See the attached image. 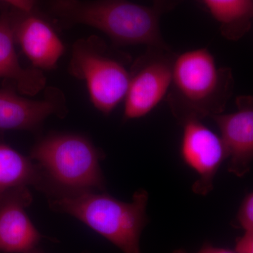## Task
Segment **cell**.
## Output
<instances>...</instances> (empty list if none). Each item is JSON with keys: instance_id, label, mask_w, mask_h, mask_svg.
<instances>
[{"instance_id": "cell-12", "label": "cell", "mask_w": 253, "mask_h": 253, "mask_svg": "<svg viewBox=\"0 0 253 253\" xmlns=\"http://www.w3.org/2000/svg\"><path fill=\"white\" fill-rule=\"evenodd\" d=\"M15 44L13 8L5 7L0 15V78L12 81L21 94L33 96L45 87V76L38 68L22 67Z\"/></svg>"}, {"instance_id": "cell-20", "label": "cell", "mask_w": 253, "mask_h": 253, "mask_svg": "<svg viewBox=\"0 0 253 253\" xmlns=\"http://www.w3.org/2000/svg\"><path fill=\"white\" fill-rule=\"evenodd\" d=\"M28 253H41V252H39V251H37L36 249L34 250V251H31V252H29Z\"/></svg>"}, {"instance_id": "cell-8", "label": "cell", "mask_w": 253, "mask_h": 253, "mask_svg": "<svg viewBox=\"0 0 253 253\" xmlns=\"http://www.w3.org/2000/svg\"><path fill=\"white\" fill-rule=\"evenodd\" d=\"M15 89L5 88L0 90V130L36 132L50 116L63 118L67 114L64 95L57 88H46L41 100L20 96Z\"/></svg>"}, {"instance_id": "cell-4", "label": "cell", "mask_w": 253, "mask_h": 253, "mask_svg": "<svg viewBox=\"0 0 253 253\" xmlns=\"http://www.w3.org/2000/svg\"><path fill=\"white\" fill-rule=\"evenodd\" d=\"M30 158L41 169L42 191L49 197L106 189L100 166L104 151L87 136L73 133L48 134L33 146Z\"/></svg>"}, {"instance_id": "cell-11", "label": "cell", "mask_w": 253, "mask_h": 253, "mask_svg": "<svg viewBox=\"0 0 253 253\" xmlns=\"http://www.w3.org/2000/svg\"><path fill=\"white\" fill-rule=\"evenodd\" d=\"M33 196L28 187L18 190L0 201V251L28 253L34 251L41 234L26 212Z\"/></svg>"}, {"instance_id": "cell-18", "label": "cell", "mask_w": 253, "mask_h": 253, "mask_svg": "<svg viewBox=\"0 0 253 253\" xmlns=\"http://www.w3.org/2000/svg\"><path fill=\"white\" fill-rule=\"evenodd\" d=\"M172 253H188L183 249H177L173 251ZM196 253H235L234 251L224 249V248L217 247L212 246V244L206 243L202 246L199 251Z\"/></svg>"}, {"instance_id": "cell-1", "label": "cell", "mask_w": 253, "mask_h": 253, "mask_svg": "<svg viewBox=\"0 0 253 253\" xmlns=\"http://www.w3.org/2000/svg\"><path fill=\"white\" fill-rule=\"evenodd\" d=\"M48 14L62 26L83 24L109 36L116 47H168L161 31L162 13L129 0H49Z\"/></svg>"}, {"instance_id": "cell-19", "label": "cell", "mask_w": 253, "mask_h": 253, "mask_svg": "<svg viewBox=\"0 0 253 253\" xmlns=\"http://www.w3.org/2000/svg\"><path fill=\"white\" fill-rule=\"evenodd\" d=\"M183 0H153V6L163 14L172 11Z\"/></svg>"}, {"instance_id": "cell-13", "label": "cell", "mask_w": 253, "mask_h": 253, "mask_svg": "<svg viewBox=\"0 0 253 253\" xmlns=\"http://www.w3.org/2000/svg\"><path fill=\"white\" fill-rule=\"evenodd\" d=\"M29 186L41 191L44 188V179L36 163L8 145L0 143V201Z\"/></svg>"}, {"instance_id": "cell-17", "label": "cell", "mask_w": 253, "mask_h": 253, "mask_svg": "<svg viewBox=\"0 0 253 253\" xmlns=\"http://www.w3.org/2000/svg\"><path fill=\"white\" fill-rule=\"evenodd\" d=\"M14 9L23 11H31L36 9V0H0Z\"/></svg>"}, {"instance_id": "cell-15", "label": "cell", "mask_w": 253, "mask_h": 253, "mask_svg": "<svg viewBox=\"0 0 253 253\" xmlns=\"http://www.w3.org/2000/svg\"><path fill=\"white\" fill-rule=\"evenodd\" d=\"M234 226L242 229L244 232L253 231V193L249 192L241 201Z\"/></svg>"}, {"instance_id": "cell-16", "label": "cell", "mask_w": 253, "mask_h": 253, "mask_svg": "<svg viewBox=\"0 0 253 253\" xmlns=\"http://www.w3.org/2000/svg\"><path fill=\"white\" fill-rule=\"evenodd\" d=\"M234 251L235 253H253V231L244 232L237 238Z\"/></svg>"}, {"instance_id": "cell-7", "label": "cell", "mask_w": 253, "mask_h": 253, "mask_svg": "<svg viewBox=\"0 0 253 253\" xmlns=\"http://www.w3.org/2000/svg\"><path fill=\"white\" fill-rule=\"evenodd\" d=\"M183 127L180 145L182 161L199 175L192 186L194 194L206 196L214 189L216 174L227 153L220 136L200 120H189Z\"/></svg>"}, {"instance_id": "cell-6", "label": "cell", "mask_w": 253, "mask_h": 253, "mask_svg": "<svg viewBox=\"0 0 253 253\" xmlns=\"http://www.w3.org/2000/svg\"><path fill=\"white\" fill-rule=\"evenodd\" d=\"M176 56L169 46H147L144 54L132 62L124 99V121L147 116L166 99L172 83Z\"/></svg>"}, {"instance_id": "cell-14", "label": "cell", "mask_w": 253, "mask_h": 253, "mask_svg": "<svg viewBox=\"0 0 253 253\" xmlns=\"http://www.w3.org/2000/svg\"><path fill=\"white\" fill-rule=\"evenodd\" d=\"M219 25L221 36L238 41L252 28L253 0H202Z\"/></svg>"}, {"instance_id": "cell-9", "label": "cell", "mask_w": 253, "mask_h": 253, "mask_svg": "<svg viewBox=\"0 0 253 253\" xmlns=\"http://www.w3.org/2000/svg\"><path fill=\"white\" fill-rule=\"evenodd\" d=\"M237 111L211 116L216 123L229 159L228 170L244 177L251 170L253 160V97L241 95L236 99Z\"/></svg>"}, {"instance_id": "cell-5", "label": "cell", "mask_w": 253, "mask_h": 253, "mask_svg": "<svg viewBox=\"0 0 253 253\" xmlns=\"http://www.w3.org/2000/svg\"><path fill=\"white\" fill-rule=\"evenodd\" d=\"M131 61L129 55L91 36L73 44L68 73L85 82L93 106L109 116L126 97Z\"/></svg>"}, {"instance_id": "cell-10", "label": "cell", "mask_w": 253, "mask_h": 253, "mask_svg": "<svg viewBox=\"0 0 253 253\" xmlns=\"http://www.w3.org/2000/svg\"><path fill=\"white\" fill-rule=\"evenodd\" d=\"M13 18L16 44L33 67L41 71L56 68L66 48L49 21L36 9L27 12L13 8Z\"/></svg>"}, {"instance_id": "cell-2", "label": "cell", "mask_w": 253, "mask_h": 253, "mask_svg": "<svg viewBox=\"0 0 253 253\" xmlns=\"http://www.w3.org/2000/svg\"><path fill=\"white\" fill-rule=\"evenodd\" d=\"M230 68H219L207 48L176 54L166 99L179 125L220 114L234 90Z\"/></svg>"}, {"instance_id": "cell-3", "label": "cell", "mask_w": 253, "mask_h": 253, "mask_svg": "<svg viewBox=\"0 0 253 253\" xmlns=\"http://www.w3.org/2000/svg\"><path fill=\"white\" fill-rule=\"evenodd\" d=\"M149 195L140 189L131 202L96 191L60 194L49 197L51 209L79 219L123 253H143L140 239L149 224L146 208Z\"/></svg>"}]
</instances>
